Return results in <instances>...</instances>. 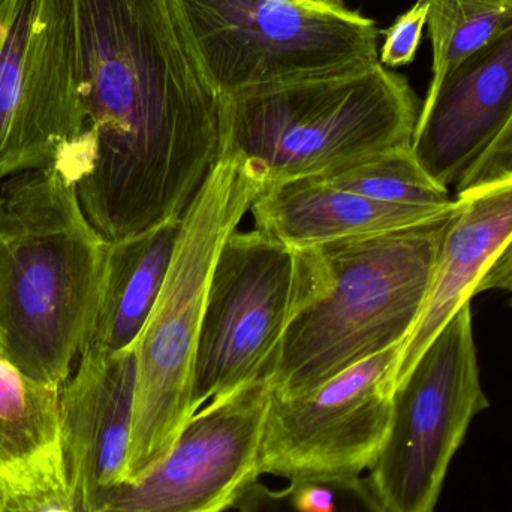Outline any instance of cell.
Returning <instances> with one entry per match:
<instances>
[{"mask_svg": "<svg viewBox=\"0 0 512 512\" xmlns=\"http://www.w3.org/2000/svg\"><path fill=\"white\" fill-rule=\"evenodd\" d=\"M84 129L53 165L107 242L185 215L221 153L222 98L171 0H72Z\"/></svg>", "mask_w": 512, "mask_h": 512, "instance_id": "1", "label": "cell"}, {"mask_svg": "<svg viewBox=\"0 0 512 512\" xmlns=\"http://www.w3.org/2000/svg\"><path fill=\"white\" fill-rule=\"evenodd\" d=\"M108 242L56 165L0 186V355L62 388L89 339Z\"/></svg>", "mask_w": 512, "mask_h": 512, "instance_id": "2", "label": "cell"}, {"mask_svg": "<svg viewBox=\"0 0 512 512\" xmlns=\"http://www.w3.org/2000/svg\"><path fill=\"white\" fill-rule=\"evenodd\" d=\"M451 213L313 248L312 295L289 322L265 378L274 396L309 393L405 343L426 303Z\"/></svg>", "mask_w": 512, "mask_h": 512, "instance_id": "3", "label": "cell"}, {"mask_svg": "<svg viewBox=\"0 0 512 512\" xmlns=\"http://www.w3.org/2000/svg\"><path fill=\"white\" fill-rule=\"evenodd\" d=\"M421 107L381 62L222 98L221 158L262 185L319 176L412 146Z\"/></svg>", "mask_w": 512, "mask_h": 512, "instance_id": "4", "label": "cell"}, {"mask_svg": "<svg viewBox=\"0 0 512 512\" xmlns=\"http://www.w3.org/2000/svg\"><path fill=\"white\" fill-rule=\"evenodd\" d=\"M262 189L243 162L221 158L186 209L167 279L134 346L137 385L125 483L161 462L192 417V369L213 265Z\"/></svg>", "mask_w": 512, "mask_h": 512, "instance_id": "5", "label": "cell"}, {"mask_svg": "<svg viewBox=\"0 0 512 512\" xmlns=\"http://www.w3.org/2000/svg\"><path fill=\"white\" fill-rule=\"evenodd\" d=\"M221 98L381 62L375 21L304 0H171Z\"/></svg>", "mask_w": 512, "mask_h": 512, "instance_id": "6", "label": "cell"}, {"mask_svg": "<svg viewBox=\"0 0 512 512\" xmlns=\"http://www.w3.org/2000/svg\"><path fill=\"white\" fill-rule=\"evenodd\" d=\"M313 248L234 231L213 265L192 369L191 412L267 378L295 313L309 301Z\"/></svg>", "mask_w": 512, "mask_h": 512, "instance_id": "7", "label": "cell"}, {"mask_svg": "<svg viewBox=\"0 0 512 512\" xmlns=\"http://www.w3.org/2000/svg\"><path fill=\"white\" fill-rule=\"evenodd\" d=\"M489 406L469 301L394 391L390 429L367 477L385 510L435 512L472 420Z\"/></svg>", "mask_w": 512, "mask_h": 512, "instance_id": "8", "label": "cell"}, {"mask_svg": "<svg viewBox=\"0 0 512 512\" xmlns=\"http://www.w3.org/2000/svg\"><path fill=\"white\" fill-rule=\"evenodd\" d=\"M83 129L72 0H0V182L53 165Z\"/></svg>", "mask_w": 512, "mask_h": 512, "instance_id": "9", "label": "cell"}, {"mask_svg": "<svg viewBox=\"0 0 512 512\" xmlns=\"http://www.w3.org/2000/svg\"><path fill=\"white\" fill-rule=\"evenodd\" d=\"M402 346L366 358L301 396L271 393L261 475L292 481L369 471L390 429Z\"/></svg>", "mask_w": 512, "mask_h": 512, "instance_id": "10", "label": "cell"}, {"mask_svg": "<svg viewBox=\"0 0 512 512\" xmlns=\"http://www.w3.org/2000/svg\"><path fill=\"white\" fill-rule=\"evenodd\" d=\"M271 390L243 385L195 412L170 453L117 486L95 512H228L262 477L259 451Z\"/></svg>", "mask_w": 512, "mask_h": 512, "instance_id": "11", "label": "cell"}, {"mask_svg": "<svg viewBox=\"0 0 512 512\" xmlns=\"http://www.w3.org/2000/svg\"><path fill=\"white\" fill-rule=\"evenodd\" d=\"M512 119V29L429 86L412 153L432 179L459 186Z\"/></svg>", "mask_w": 512, "mask_h": 512, "instance_id": "12", "label": "cell"}, {"mask_svg": "<svg viewBox=\"0 0 512 512\" xmlns=\"http://www.w3.org/2000/svg\"><path fill=\"white\" fill-rule=\"evenodd\" d=\"M137 357L83 354L60 390V426L72 507L95 512L126 481Z\"/></svg>", "mask_w": 512, "mask_h": 512, "instance_id": "13", "label": "cell"}, {"mask_svg": "<svg viewBox=\"0 0 512 512\" xmlns=\"http://www.w3.org/2000/svg\"><path fill=\"white\" fill-rule=\"evenodd\" d=\"M60 390L0 355V504L6 512L72 507Z\"/></svg>", "mask_w": 512, "mask_h": 512, "instance_id": "14", "label": "cell"}, {"mask_svg": "<svg viewBox=\"0 0 512 512\" xmlns=\"http://www.w3.org/2000/svg\"><path fill=\"white\" fill-rule=\"evenodd\" d=\"M511 237L512 176L460 192L426 303L400 352L396 387L436 334L471 301L481 277Z\"/></svg>", "mask_w": 512, "mask_h": 512, "instance_id": "15", "label": "cell"}, {"mask_svg": "<svg viewBox=\"0 0 512 512\" xmlns=\"http://www.w3.org/2000/svg\"><path fill=\"white\" fill-rule=\"evenodd\" d=\"M445 207L379 203L321 177L265 186L252 204L256 230L295 249L418 227L450 215Z\"/></svg>", "mask_w": 512, "mask_h": 512, "instance_id": "16", "label": "cell"}, {"mask_svg": "<svg viewBox=\"0 0 512 512\" xmlns=\"http://www.w3.org/2000/svg\"><path fill=\"white\" fill-rule=\"evenodd\" d=\"M183 216L108 242L101 300L83 354L113 355L134 348L167 279Z\"/></svg>", "mask_w": 512, "mask_h": 512, "instance_id": "17", "label": "cell"}, {"mask_svg": "<svg viewBox=\"0 0 512 512\" xmlns=\"http://www.w3.org/2000/svg\"><path fill=\"white\" fill-rule=\"evenodd\" d=\"M427 6L432 41L430 86L512 29V0H418Z\"/></svg>", "mask_w": 512, "mask_h": 512, "instance_id": "18", "label": "cell"}, {"mask_svg": "<svg viewBox=\"0 0 512 512\" xmlns=\"http://www.w3.org/2000/svg\"><path fill=\"white\" fill-rule=\"evenodd\" d=\"M318 177L379 203L417 207H445L454 203L448 188L427 174L411 147L379 153Z\"/></svg>", "mask_w": 512, "mask_h": 512, "instance_id": "19", "label": "cell"}, {"mask_svg": "<svg viewBox=\"0 0 512 512\" xmlns=\"http://www.w3.org/2000/svg\"><path fill=\"white\" fill-rule=\"evenodd\" d=\"M233 512H388L363 477L292 480L282 489L256 481Z\"/></svg>", "mask_w": 512, "mask_h": 512, "instance_id": "20", "label": "cell"}, {"mask_svg": "<svg viewBox=\"0 0 512 512\" xmlns=\"http://www.w3.org/2000/svg\"><path fill=\"white\" fill-rule=\"evenodd\" d=\"M427 24V6L418 2L400 15L385 32L384 45L379 54L382 65L399 68L414 62L420 48L421 36Z\"/></svg>", "mask_w": 512, "mask_h": 512, "instance_id": "21", "label": "cell"}, {"mask_svg": "<svg viewBox=\"0 0 512 512\" xmlns=\"http://www.w3.org/2000/svg\"><path fill=\"white\" fill-rule=\"evenodd\" d=\"M512 176V119L493 146L475 164L471 173L457 186V191L465 192L496 180Z\"/></svg>", "mask_w": 512, "mask_h": 512, "instance_id": "22", "label": "cell"}, {"mask_svg": "<svg viewBox=\"0 0 512 512\" xmlns=\"http://www.w3.org/2000/svg\"><path fill=\"white\" fill-rule=\"evenodd\" d=\"M487 291H504L511 295L512 306V237L502 249L501 254L495 259L489 270L486 271L474 295Z\"/></svg>", "mask_w": 512, "mask_h": 512, "instance_id": "23", "label": "cell"}, {"mask_svg": "<svg viewBox=\"0 0 512 512\" xmlns=\"http://www.w3.org/2000/svg\"><path fill=\"white\" fill-rule=\"evenodd\" d=\"M304 2L312 3V5L319 6V8L333 9V11L346 9L343 0H304Z\"/></svg>", "mask_w": 512, "mask_h": 512, "instance_id": "24", "label": "cell"}, {"mask_svg": "<svg viewBox=\"0 0 512 512\" xmlns=\"http://www.w3.org/2000/svg\"><path fill=\"white\" fill-rule=\"evenodd\" d=\"M41 512H77L71 505H54V507L45 508Z\"/></svg>", "mask_w": 512, "mask_h": 512, "instance_id": "25", "label": "cell"}, {"mask_svg": "<svg viewBox=\"0 0 512 512\" xmlns=\"http://www.w3.org/2000/svg\"><path fill=\"white\" fill-rule=\"evenodd\" d=\"M0 512H6L5 508L2 507V504H0Z\"/></svg>", "mask_w": 512, "mask_h": 512, "instance_id": "26", "label": "cell"}]
</instances>
